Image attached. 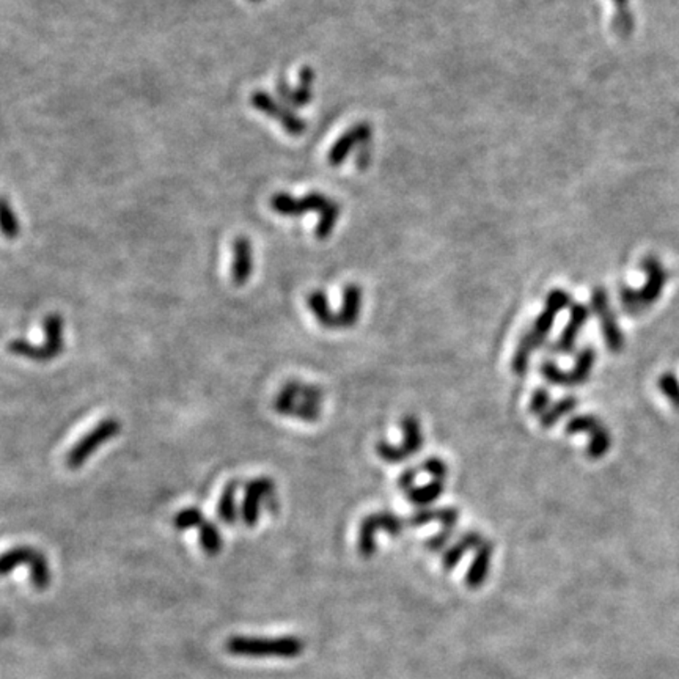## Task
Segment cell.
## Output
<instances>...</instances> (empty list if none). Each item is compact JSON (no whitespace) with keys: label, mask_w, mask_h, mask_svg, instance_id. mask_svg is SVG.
Instances as JSON below:
<instances>
[{"label":"cell","mask_w":679,"mask_h":679,"mask_svg":"<svg viewBox=\"0 0 679 679\" xmlns=\"http://www.w3.org/2000/svg\"><path fill=\"white\" fill-rule=\"evenodd\" d=\"M239 488V481H230L225 489L222 492V497L219 500V506H217V513H219V518L223 521L225 524H235L236 519H238V506L235 504L236 491Z\"/></svg>","instance_id":"26"},{"label":"cell","mask_w":679,"mask_h":679,"mask_svg":"<svg viewBox=\"0 0 679 679\" xmlns=\"http://www.w3.org/2000/svg\"><path fill=\"white\" fill-rule=\"evenodd\" d=\"M342 213V206L334 200L330 203L329 208L324 211L323 214L319 215V222H318L317 229H315V235L318 239H326L329 238L330 233L334 231L336 221L340 217Z\"/></svg>","instance_id":"30"},{"label":"cell","mask_w":679,"mask_h":679,"mask_svg":"<svg viewBox=\"0 0 679 679\" xmlns=\"http://www.w3.org/2000/svg\"><path fill=\"white\" fill-rule=\"evenodd\" d=\"M250 2H260V0H250Z\"/></svg>","instance_id":"37"},{"label":"cell","mask_w":679,"mask_h":679,"mask_svg":"<svg viewBox=\"0 0 679 679\" xmlns=\"http://www.w3.org/2000/svg\"><path fill=\"white\" fill-rule=\"evenodd\" d=\"M409 529L408 518H401L395 513H373L363 519L359 529V552L363 559H371L376 552V533L384 531L391 537H400Z\"/></svg>","instance_id":"5"},{"label":"cell","mask_w":679,"mask_h":679,"mask_svg":"<svg viewBox=\"0 0 679 679\" xmlns=\"http://www.w3.org/2000/svg\"><path fill=\"white\" fill-rule=\"evenodd\" d=\"M315 71L310 67H303L299 71V84L296 88L289 87L285 79H280L277 84V93L280 101L288 106L289 109H303L309 106L311 98H313V82H315Z\"/></svg>","instance_id":"15"},{"label":"cell","mask_w":679,"mask_h":679,"mask_svg":"<svg viewBox=\"0 0 679 679\" xmlns=\"http://www.w3.org/2000/svg\"><path fill=\"white\" fill-rule=\"evenodd\" d=\"M549 408H551V395H549V392L543 389V387L533 392V395L530 398V406H529V410H530L531 414L541 417Z\"/></svg>","instance_id":"34"},{"label":"cell","mask_w":679,"mask_h":679,"mask_svg":"<svg viewBox=\"0 0 679 679\" xmlns=\"http://www.w3.org/2000/svg\"><path fill=\"white\" fill-rule=\"evenodd\" d=\"M225 650L233 656L242 658H282L293 659L299 658L305 650L303 639L296 635L282 637H246L235 635L225 643Z\"/></svg>","instance_id":"2"},{"label":"cell","mask_w":679,"mask_h":679,"mask_svg":"<svg viewBox=\"0 0 679 679\" xmlns=\"http://www.w3.org/2000/svg\"><path fill=\"white\" fill-rule=\"evenodd\" d=\"M254 272V247L246 236H238L233 244L231 277L235 285H246Z\"/></svg>","instance_id":"18"},{"label":"cell","mask_w":679,"mask_h":679,"mask_svg":"<svg viewBox=\"0 0 679 679\" xmlns=\"http://www.w3.org/2000/svg\"><path fill=\"white\" fill-rule=\"evenodd\" d=\"M445 489V481L441 480H431L430 483L424 486H414L409 491L406 492V497L410 504L417 506H428L434 504L439 497H442Z\"/></svg>","instance_id":"22"},{"label":"cell","mask_w":679,"mask_h":679,"mask_svg":"<svg viewBox=\"0 0 679 679\" xmlns=\"http://www.w3.org/2000/svg\"><path fill=\"white\" fill-rule=\"evenodd\" d=\"M588 318H590V307H586L584 303H574L570 313V321L566 323L565 329L560 334L559 340L551 344L549 350L559 356L571 354L576 348L578 334L584 329Z\"/></svg>","instance_id":"16"},{"label":"cell","mask_w":679,"mask_h":679,"mask_svg":"<svg viewBox=\"0 0 679 679\" xmlns=\"http://www.w3.org/2000/svg\"><path fill=\"white\" fill-rule=\"evenodd\" d=\"M420 469L422 472H426L432 480H441V481H445V478L449 475V467L439 457H430L428 461H424Z\"/></svg>","instance_id":"35"},{"label":"cell","mask_w":679,"mask_h":679,"mask_svg":"<svg viewBox=\"0 0 679 679\" xmlns=\"http://www.w3.org/2000/svg\"><path fill=\"white\" fill-rule=\"evenodd\" d=\"M30 580L36 590H44L51 582L46 557L38 551L35 552L34 559L30 562Z\"/></svg>","instance_id":"29"},{"label":"cell","mask_w":679,"mask_h":679,"mask_svg":"<svg viewBox=\"0 0 679 679\" xmlns=\"http://www.w3.org/2000/svg\"><path fill=\"white\" fill-rule=\"evenodd\" d=\"M198 538H200V546H202L203 551L206 552L211 557L217 555L221 549H222V535H221L219 527L214 522L205 521L198 527Z\"/></svg>","instance_id":"28"},{"label":"cell","mask_w":679,"mask_h":679,"mask_svg":"<svg viewBox=\"0 0 679 679\" xmlns=\"http://www.w3.org/2000/svg\"><path fill=\"white\" fill-rule=\"evenodd\" d=\"M658 385H659L662 395L668 398L673 408L679 409V379L676 375L672 371L662 373L659 381H658Z\"/></svg>","instance_id":"32"},{"label":"cell","mask_w":679,"mask_h":679,"mask_svg":"<svg viewBox=\"0 0 679 679\" xmlns=\"http://www.w3.org/2000/svg\"><path fill=\"white\" fill-rule=\"evenodd\" d=\"M571 303L572 296L565 289H552L551 293L547 295L545 310L535 319L531 329L521 338L516 352L513 356L512 368L516 375H525V371L529 370L531 356L535 354V351L538 350L541 344H545L560 311L568 309Z\"/></svg>","instance_id":"1"},{"label":"cell","mask_w":679,"mask_h":679,"mask_svg":"<svg viewBox=\"0 0 679 679\" xmlns=\"http://www.w3.org/2000/svg\"><path fill=\"white\" fill-rule=\"evenodd\" d=\"M120 431L121 424L117 418H104L69 450L67 457L68 467L73 471L81 469L82 465L93 455L94 451L102 445L108 444L110 439L117 438Z\"/></svg>","instance_id":"8"},{"label":"cell","mask_w":679,"mask_h":679,"mask_svg":"<svg viewBox=\"0 0 679 679\" xmlns=\"http://www.w3.org/2000/svg\"><path fill=\"white\" fill-rule=\"evenodd\" d=\"M307 305H309L310 311L313 313V317L317 318L318 323L326 329H335V313H332L329 301H327V296L324 291L321 289L313 291L307 299Z\"/></svg>","instance_id":"23"},{"label":"cell","mask_w":679,"mask_h":679,"mask_svg":"<svg viewBox=\"0 0 679 679\" xmlns=\"http://www.w3.org/2000/svg\"><path fill=\"white\" fill-rule=\"evenodd\" d=\"M401 430H403V442L401 445H392L385 441H379L376 444L377 457H381L385 463H403L409 457L417 455L418 451L424 447V432L422 426L416 416L408 414L401 420Z\"/></svg>","instance_id":"6"},{"label":"cell","mask_w":679,"mask_h":679,"mask_svg":"<svg viewBox=\"0 0 679 679\" xmlns=\"http://www.w3.org/2000/svg\"><path fill=\"white\" fill-rule=\"evenodd\" d=\"M206 519L203 516V512H200L196 506H190V508H184L182 512L176 514L174 518V527L176 530L184 531L189 529H198L200 525L205 522Z\"/></svg>","instance_id":"31"},{"label":"cell","mask_w":679,"mask_h":679,"mask_svg":"<svg viewBox=\"0 0 679 679\" xmlns=\"http://www.w3.org/2000/svg\"><path fill=\"white\" fill-rule=\"evenodd\" d=\"M613 5H615V8H617V13H615V18H613V30L617 32V34L619 35V36H623V38H627V36H631L634 32V14L633 12H631V7H629V2L631 0H612Z\"/></svg>","instance_id":"27"},{"label":"cell","mask_w":679,"mask_h":679,"mask_svg":"<svg viewBox=\"0 0 679 679\" xmlns=\"http://www.w3.org/2000/svg\"><path fill=\"white\" fill-rule=\"evenodd\" d=\"M596 362V350L593 346L582 348L576 357V363L571 371L560 370L559 367L551 360H546L539 367V373L545 376L547 383L554 385L574 387L586 384L592 376L593 367Z\"/></svg>","instance_id":"7"},{"label":"cell","mask_w":679,"mask_h":679,"mask_svg":"<svg viewBox=\"0 0 679 679\" xmlns=\"http://www.w3.org/2000/svg\"><path fill=\"white\" fill-rule=\"evenodd\" d=\"M250 104L264 115L274 120L280 121L283 129L291 135H301L307 129V121L299 118L293 109L285 106L282 101H277L274 96L266 92H255L250 98Z\"/></svg>","instance_id":"12"},{"label":"cell","mask_w":679,"mask_h":679,"mask_svg":"<svg viewBox=\"0 0 679 679\" xmlns=\"http://www.w3.org/2000/svg\"><path fill=\"white\" fill-rule=\"evenodd\" d=\"M44 344H32L24 338H14L8 344V351L14 356L26 357L34 362H47L61 354L63 342V318L59 313L47 315L44 319Z\"/></svg>","instance_id":"4"},{"label":"cell","mask_w":679,"mask_h":679,"mask_svg":"<svg viewBox=\"0 0 679 679\" xmlns=\"http://www.w3.org/2000/svg\"><path fill=\"white\" fill-rule=\"evenodd\" d=\"M272 408L283 417L299 418L303 422H317L321 416V404L297 397L293 381L283 385L282 391L272 401Z\"/></svg>","instance_id":"11"},{"label":"cell","mask_w":679,"mask_h":679,"mask_svg":"<svg viewBox=\"0 0 679 679\" xmlns=\"http://www.w3.org/2000/svg\"><path fill=\"white\" fill-rule=\"evenodd\" d=\"M566 434H578V432H586L590 436V442L586 447V457L590 459H601L607 455V451L612 447V438L610 432L605 428V424L594 417L592 414H584V416H576L572 417L565 426Z\"/></svg>","instance_id":"10"},{"label":"cell","mask_w":679,"mask_h":679,"mask_svg":"<svg viewBox=\"0 0 679 679\" xmlns=\"http://www.w3.org/2000/svg\"><path fill=\"white\" fill-rule=\"evenodd\" d=\"M483 541V537L477 531H469V533L463 535L459 541H457L449 551L445 552L444 557H442V566H444L445 571L455 570L465 554L472 549H477Z\"/></svg>","instance_id":"21"},{"label":"cell","mask_w":679,"mask_h":679,"mask_svg":"<svg viewBox=\"0 0 679 679\" xmlns=\"http://www.w3.org/2000/svg\"><path fill=\"white\" fill-rule=\"evenodd\" d=\"M35 549L28 547V546H18L13 547L10 551L4 554V557L0 560V572L2 576H8L10 572H13L18 566L30 565V562L34 559Z\"/></svg>","instance_id":"25"},{"label":"cell","mask_w":679,"mask_h":679,"mask_svg":"<svg viewBox=\"0 0 679 679\" xmlns=\"http://www.w3.org/2000/svg\"><path fill=\"white\" fill-rule=\"evenodd\" d=\"M422 472V469H416V467H409V469H406V471L400 475V480H398V486H400V489L403 492L409 491L410 488H414V483H416V477H417L418 473Z\"/></svg>","instance_id":"36"},{"label":"cell","mask_w":679,"mask_h":679,"mask_svg":"<svg viewBox=\"0 0 679 679\" xmlns=\"http://www.w3.org/2000/svg\"><path fill=\"white\" fill-rule=\"evenodd\" d=\"M2 231L4 235L14 239L16 236L20 235V222H18V217L14 214L13 208L10 206L7 198L2 200Z\"/></svg>","instance_id":"33"},{"label":"cell","mask_w":679,"mask_h":679,"mask_svg":"<svg viewBox=\"0 0 679 679\" xmlns=\"http://www.w3.org/2000/svg\"><path fill=\"white\" fill-rule=\"evenodd\" d=\"M642 270L646 272V282L642 288L634 289L623 287L619 291V299L626 313L637 315L640 311L658 303L664 287L668 282V272L664 264L656 256H645L642 262Z\"/></svg>","instance_id":"3"},{"label":"cell","mask_w":679,"mask_h":679,"mask_svg":"<svg viewBox=\"0 0 679 679\" xmlns=\"http://www.w3.org/2000/svg\"><path fill=\"white\" fill-rule=\"evenodd\" d=\"M576 408H578V398L572 397V395L562 398L559 401L551 404V408L539 417V424L545 430H549L554 424H559L562 418L570 416Z\"/></svg>","instance_id":"24"},{"label":"cell","mask_w":679,"mask_h":679,"mask_svg":"<svg viewBox=\"0 0 679 679\" xmlns=\"http://www.w3.org/2000/svg\"><path fill=\"white\" fill-rule=\"evenodd\" d=\"M362 310V289L356 283L346 285L344 289L342 309L335 313V329H351L356 326Z\"/></svg>","instance_id":"19"},{"label":"cell","mask_w":679,"mask_h":679,"mask_svg":"<svg viewBox=\"0 0 679 679\" xmlns=\"http://www.w3.org/2000/svg\"><path fill=\"white\" fill-rule=\"evenodd\" d=\"M371 135H373V129L368 123H359L354 128L346 131L330 149L329 156H327L330 166L332 167L342 166L352 150L362 147L365 143H370Z\"/></svg>","instance_id":"17"},{"label":"cell","mask_w":679,"mask_h":679,"mask_svg":"<svg viewBox=\"0 0 679 679\" xmlns=\"http://www.w3.org/2000/svg\"><path fill=\"white\" fill-rule=\"evenodd\" d=\"M276 483L270 477H258L246 484L241 505V518L247 527H254L260 519L262 502L274 496Z\"/></svg>","instance_id":"14"},{"label":"cell","mask_w":679,"mask_h":679,"mask_svg":"<svg viewBox=\"0 0 679 679\" xmlns=\"http://www.w3.org/2000/svg\"><path fill=\"white\" fill-rule=\"evenodd\" d=\"M475 559L472 562L469 571L465 572V586L469 588H480L489 574L492 555H494V545L491 541L484 539L481 545L475 549Z\"/></svg>","instance_id":"20"},{"label":"cell","mask_w":679,"mask_h":679,"mask_svg":"<svg viewBox=\"0 0 679 679\" xmlns=\"http://www.w3.org/2000/svg\"><path fill=\"white\" fill-rule=\"evenodd\" d=\"M334 202L329 197L323 196L319 192H311L303 198H295L288 194H276L271 198V208L285 217H299L309 211H318L323 214L329 208L330 203Z\"/></svg>","instance_id":"13"},{"label":"cell","mask_w":679,"mask_h":679,"mask_svg":"<svg viewBox=\"0 0 679 679\" xmlns=\"http://www.w3.org/2000/svg\"><path fill=\"white\" fill-rule=\"evenodd\" d=\"M590 309L594 313V317L598 318L607 348L612 351L613 354L621 352V350L625 348V334L619 329L618 319L610 307L607 289L602 287L593 289Z\"/></svg>","instance_id":"9"}]
</instances>
